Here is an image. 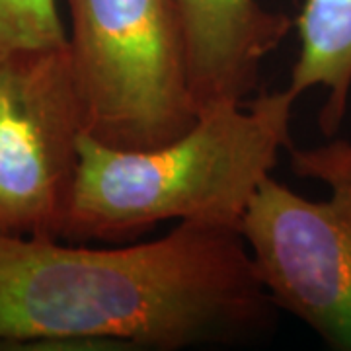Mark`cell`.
Wrapping results in <instances>:
<instances>
[{"instance_id":"obj_8","label":"cell","mask_w":351,"mask_h":351,"mask_svg":"<svg viewBox=\"0 0 351 351\" xmlns=\"http://www.w3.org/2000/svg\"><path fill=\"white\" fill-rule=\"evenodd\" d=\"M66 41L55 0H0V49Z\"/></svg>"},{"instance_id":"obj_4","label":"cell","mask_w":351,"mask_h":351,"mask_svg":"<svg viewBox=\"0 0 351 351\" xmlns=\"http://www.w3.org/2000/svg\"><path fill=\"white\" fill-rule=\"evenodd\" d=\"M289 160L297 176L324 182L330 197L304 199L269 174L242 215L240 234L274 306L351 351V141L291 145Z\"/></svg>"},{"instance_id":"obj_1","label":"cell","mask_w":351,"mask_h":351,"mask_svg":"<svg viewBox=\"0 0 351 351\" xmlns=\"http://www.w3.org/2000/svg\"><path fill=\"white\" fill-rule=\"evenodd\" d=\"M271 306L239 228L180 221L162 239L125 248L0 234V343L184 350L248 338Z\"/></svg>"},{"instance_id":"obj_2","label":"cell","mask_w":351,"mask_h":351,"mask_svg":"<svg viewBox=\"0 0 351 351\" xmlns=\"http://www.w3.org/2000/svg\"><path fill=\"white\" fill-rule=\"evenodd\" d=\"M297 98L285 88L219 106L154 149H115L84 133L63 239L123 242L170 219L240 230L252 195L291 147Z\"/></svg>"},{"instance_id":"obj_3","label":"cell","mask_w":351,"mask_h":351,"mask_svg":"<svg viewBox=\"0 0 351 351\" xmlns=\"http://www.w3.org/2000/svg\"><path fill=\"white\" fill-rule=\"evenodd\" d=\"M88 137L154 149L197 121L172 0H66Z\"/></svg>"},{"instance_id":"obj_6","label":"cell","mask_w":351,"mask_h":351,"mask_svg":"<svg viewBox=\"0 0 351 351\" xmlns=\"http://www.w3.org/2000/svg\"><path fill=\"white\" fill-rule=\"evenodd\" d=\"M191 98L201 113L248 100L263 59L287 38L293 20L258 0H172Z\"/></svg>"},{"instance_id":"obj_5","label":"cell","mask_w":351,"mask_h":351,"mask_svg":"<svg viewBox=\"0 0 351 351\" xmlns=\"http://www.w3.org/2000/svg\"><path fill=\"white\" fill-rule=\"evenodd\" d=\"M84 133L69 41L0 49V234L63 239Z\"/></svg>"},{"instance_id":"obj_7","label":"cell","mask_w":351,"mask_h":351,"mask_svg":"<svg viewBox=\"0 0 351 351\" xmlns=\"http://www.w3.org/2000/svg\"><path fill=\"white\" fill-rule=\"evenodd\" d=\"M301 51L293 64L289 90L324 92L320 131L332 137L346 119L351 96V0H304L297 18Z\"/></svg>"}]
</instances>
